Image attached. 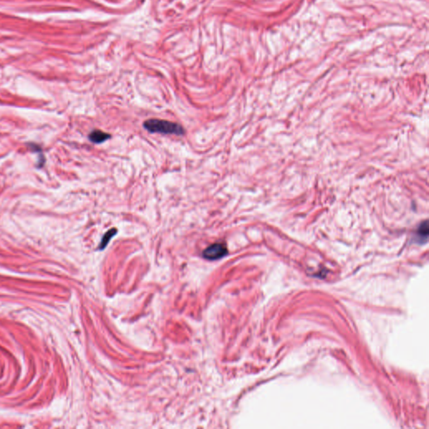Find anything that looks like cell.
Returning <instances> with one entry per match:
<instances>
[{
    "mask_svg": "<svg viewBox=\"0 0 429 429\" xmlns=\"http://www.w3.org/2000/svg\"><path fill=\"white\" fill-rule=\"evenodd\" d=\"M144 128L150 133H158L162 134H175L183 135L186 133L183 127L179 123L167 120L151 118L145 121Z\"/></svg>",
    "mask_w": 429,
    "mask_h": 429,
    "instance_id": "6da1fadb",
    "label": "cell"
},
{
    "mask_svg": "<svg viewBox=\"0 0 429 429\" xmlns=\"http://www.w3.org/2000/svg\"><path fill=\"white\" fill-rule=\"evenodd\" d=\"M228 251L226 246L223 243H214L208 246L203 251V256L207 260H217L222 258L223 256L227 255Z\"/></svg>",
    "mask_w": 429,
    "mask_h": 429,
    "instance_id": "7a4b0ae2",
    "label": "cell"
},
{
    "mask_svg": "<svg viewBox=\"0 0 429 429\" xmlns=\"http://www.w3.org/2000/svg\"><path fill=\"white\" fill-rule=\"evenodd\" d=\"M89 140L94 144H102L103 142L107 141L110 139L111 135L105 132L101 131V130H93V131L89 134Z\"/></svg>",
    "mask_w": 429,
    "mask_h": 429,
    "instance_id": "3957f363",
    "label": "cell"
},
{
    "mask_svg": "<svg viewBox=\"0 0 429 429\" xmlns=\"http://www.w3.org/2000/svg\"><path fill=\"white\" fill-rule=\"evenodd\" d=\"M117 233H118V230L116 228H113V229L107 230V232L105 233L104 235L102 236V241H101L99 246L100 250H103L107 246V244L110 241L112 237H113Z\"/></svg>",
    "mask_w": 429,
    "mask_h": 429,
    "instance_id": "277c9868",
    "label": "cell"
},
{
    "mask_svg": "<svg viewBox=\"0 0 429 429\" xmlns=\"http://www.w3.org/2000/svg\"><path fill=\"white\" fill-rule=\"evenodd\" d=\"M428 236H429V225H428L426 220V221L422 223L418 229V239L421 242H424V241H427Z\"/></svg>",
    "mask_w": 429,
    "mask_h": 429,
    "instance_id": "5b68a950",
    "label": "cell"
}]
</instances>
